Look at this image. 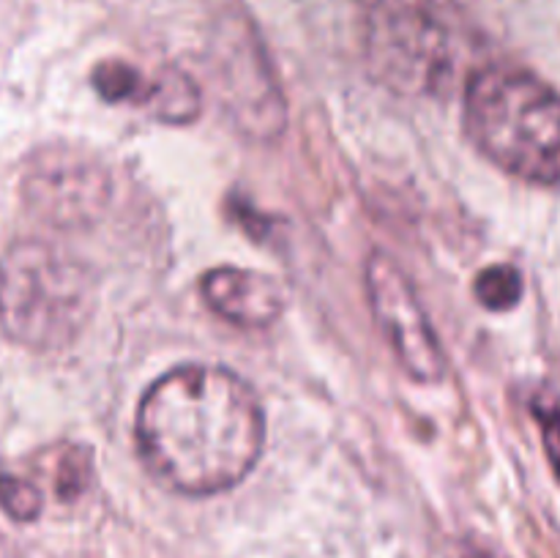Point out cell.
I'll list each match as a JSON object with an SVG mask.
<instances>
[{"instance_id": "277c9868", "label": "cell", "mask_w": 560, "mask_h": 558, "mask_svg": "<svg viewBox=\"0 0 560 558\" xmlns=\"http://www.w3.org/2000/svg\"><path fill=\"white\" fill-rule=\"evenodd\" d=\"M364 55L381 85L424 96L452 71V33L421 0H381L366 16Z\"/></svg>"}, {"instance_id": "4fadbf2b", "label": "cell", "mask_w": 560, "mask_h": 558, "mask_svg": "<svg viewBox=\"0 0 560 558\" xmlns=\"http://www.w3.org/2000/svg\"><path fill=\"white\" fill-rule=\"evenodd\" d=\"M536 419L541 425V438H545V449L547 457H550L552 470H556L558 481H560V399L550 397V399H539L534 405Z\"/></svg>"}, {"instance_id": "8992f818", "label": "cell", "mask_w": 560, "mask_h": 558, "mask_svg": "<svg viewBox=\"0 0 560 558\" xmlns=\"http://www.w3.org/2000/svg\"><path fill=\"white\" fill-rule=\"evenodd\" d=\"M107 173L77 151H55L36 164L33 197L58 222H82L104 206Z\"/></svg>"}, {"instance_id": "6da1fadb", "label": "cell", "mask_w": 560, "mask_h": 558, "mask_svg": "<svg viewBox=\"0 0 560 558\" xmlns=\"http://www.w3.org/2000/svg\"><path fill=\"white\" fill-rule=\"evenodd\" d=\"M137 452L153 479L189 498L219 496L252 474L266 443V410L228 367L180 364L145 388Z\"/></svg>"}, {"instance_id": "7a4b0ae2", "label": "cell", "mask_w": 560, "mask_h": 558, "mask_svg": "<svg viewBox=\"0 0 560 558\" xmlns=\"http://www.w3.org/2000/svg\"><path fill=\"white\" fill-rule=\"evenodd\" d=\"M465 131L503 173L528 184H560V93L520 66H485L470 77Z\"/></svg>"}, {"instance_id": "9c48e42d", "label": "cell", "mask_w": 560, "mask_h": 558, "mask_svg": "<svg viewBox=\"0 0 560 558\" xmlns=\"http://www.w3.org/2000/svg\"><path fill=\"white\" fill-rule=\"evenodd\" d=\"M91 82L98 96L109 104H137L140 107L148 91V77L137 66L118 58L102 60L93 69Z\"/></svg>"}, {"instance_id": "ba28073f", "label": "cell", "mask_w": 560, "mask_h": 558, "mask_svg": "<svg viewBox=\"0 0 560 558\" xmlns=\"http://www.w3.org/2000/svg\"><path fill=\"white\" fill-rule=\"evenodd\" d=\"M140 107L164 124H191L200 115V88L178 66H164L148 77Z\"/></svg>"}, {"instance_id": "5bb4252c", "label": "cell", "mask_w": 560, "mask_h": 558, "mask_svg": "<svg viewBox=\"0 0 560 558\" xmlns=\"http://www.w3.org/2000/svg\"><path fill=\"white\" fill-rule=\"evenodd\" d=\"M463 558H509L506 553L495 550V547L490 545H470L468 550H465Z\"/></svg>"}, {"instance_id": "8fae6325", "label": "cell", "mask_w": 560, "mask_h": 558, "mask_svg": "<svg viewBox=\"0 0 560 558\" xmlns=\"http://www.w3.org/2000/svg\"><path fill=\"white\" fill-rule=\"evenodd\" d=\"M42 490L31 479L16 474H0V507L9 518L31 523L42 514Z\"/></svg>"}, {"instance_id": "5b68a950", "label": "cell", "mask_w": 560, "mask_h": 558, "mask_svg": "<svg viewBox=\"0 0 560 558\" xmlns=\"http://www.w3.org/2000/svg\"><path fill=\"white\" fill-rule=\"evenodd\" d=\"M364 284L377 328L397 356L399 367L416 383L441 381L446 372V356L408 274L392 255L375 249L364 263Z\"/></svg>"}, {"instance_id": "3957f363", "label": "cell", "mask_w": 560, "mask_h": 558, "mask_svg": "<svg viewBox=\"0 0 560 558\" xmlns=\"http://www.w3.org/2000/svg\"><path fill=\"white\" fill-rule=\"evenodd\" d=\"M96 306L91 268L49 241H20L0 260V328L22 348L74 342Z\"/></svg>"}, {"instance_id": "30bf717a", "label": "cell", "mask_w": 560, "mask_h": 558, "mask_svg": "<svg viewBox=\"0 0 560 558\" xmlns=\"http://www.w3.org/2000/svg\"><path fill=\"white\" fill-rule=\"evenodd\" d=\"M474 293L479 304L490 312L514 310L523 299V274L509 263H495L479 271L474 282Z\"/></svg>"}, {"instance_id": "7c38bea8", "label": "cell", "mask_w": 560, "mask_h": 558, "mask_svg": "<svg viewBox=\"0 0 560 558\" xmlns=\"http://www.w3.org/2000/svg\"><path fill=\"white\" fill-rule=\"evenodd\" d=\"M91 476V454L82 446H63L58 452V468H55V492L63 501L80 496Z\"/></svg>"}, {"instance_id": "52a82bcc", "label": "cell", "mask_w": 560, "mask_h": 558, "mask_svg": "<svg viewBox=\"0 0 560 558\" xmlns=\"http://www.w3.org/2000/svg\"><path fill=\"white\" fill-rule=\"evenodd\" d=\"M206 304L238 328H268L282 317L284 290L271 274L241 266H217L202 274Z\"/></svg>"}]
</instances>
